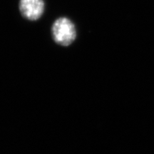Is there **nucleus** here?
<instances>
[{"label":"nucleus","mask_w":154,"mask_h":154,"mask_svg":"<svg viewBox=\"0 0 154 154\" xmlns=\"http://www.w3.org/2000/svg\"><path fill=\"white\" fill-rule=\"evenodd\" d=\"M51 34L54 41L57 44L68 47L76 38V26L67 17H60L53 23Z\"/></svg>","instance_id":"f257e3e1"},{"label":"nucleus","mask_w":154,"mask_h":154,"mask_svg":"<svg viewBox=\"0 0 154 154\" xmlns=\"http://www.w3.org/2000/svg\"><path fill=\"white\" fill-rule=\"evenodd\" d=\"M19 8L23 17L30 21H36L44 14L45 4L44 0H20Z\"/></svg>","instance_id":"f03ea898"}]
</instances>
